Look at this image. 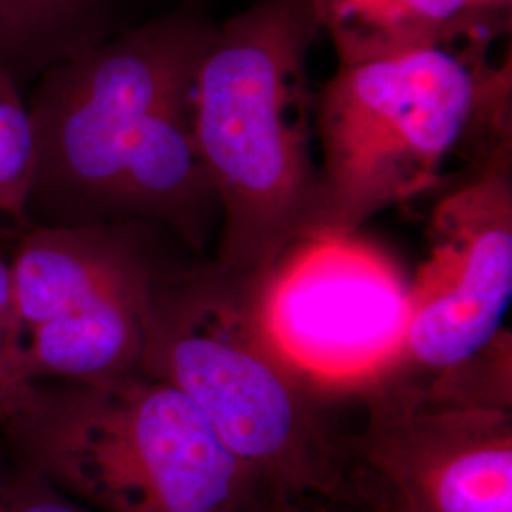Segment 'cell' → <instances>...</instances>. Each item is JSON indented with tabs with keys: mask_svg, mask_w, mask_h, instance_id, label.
I'll list each match as a JSON object with an SVG mask.
<instances>
[{
	"mask_svg": "<svg viewBox=\"0 0 512 512\" xmlns=\"http://www.w3.org/2000/svg\"><path fill=\"white\" fill-rule=\"evenodd\" d=\"M308 0H258L215 29L194 80V133L220 205L219 272L255 279L319 224Z\"/></svg>",
	"mask_w": 512,
	"mask_h": 512,
	"instance_id": "6da1fadb",
	"label": "cell"
},
{
	"mask_svg": "<svg viewBox=\"0 0 512 512\" xmlns=\"http://www.w3.org/2000/svg\"><path fill=\"white\" fill-rule=\"evenodd\" d=\"M6 476H8V473H4V471H2V467H0V492H2V488H4V482H6Z\"/></svg>",
	"mask_w": 512,
	"mask_h": 512,
	"instance_id": "ac0fdd59",
	"label": "cell"
},
{
	"mask_svg": "<svg viewBox=\"0 0 512 512\" xmlns=\"http://www.w3.org/2000/svg\"><path fill=\"white\" fill-rule=\"evenodd\" d=\"M143 374L177 387L272 497L357 507L355 446L336 401L302 380L256 327L245 279L171 264L148 313Z\"/></svg>",
	"mask_w": 512,
	"mask_h": 512,
	"instance_id": "7a4b0ae2",
	"label": "cell"
},
{
	"mask_svg": "<svg viewBox=\"0 0 512 512\" xmlns=\"http://www.w3.org/2000/svg\"><path fill=\"white\" fill-rule=\"evenodd\" d=\"M511 296V143H503L435 207L429 255L408 285L403 346L376 385L423 384L471 361L503 330Z\"/></svg>",
	"mask_w": 512,
	"mask_h": 512,
	"instance_id": "ba28073f",
	"label": "cell"
},
{
	"mask_svg": "<svg viewBox=\"0 0 512 512\" xmlns=\"http://www.w3.org/2000/svg\"><path fill=\"white\" fill-rule=\"evenodd\" d=\"M37 143L23 92L0 74V215L25 230V205L33 186Z\"/></svg>",
	"mask_w": 512,
	"mask_h": 512,
	"instance_id": "7c38bea8",
	"label": "cell"
},
{
	"mask_svg": "<svg viewBox=\"0 0 512 512\" xmlns=\"http://www.w3.org/2000/svg\"><path fill=\"white\" fill-rule=\"evenodd\" d=\"M23 336L0 329V427H6L29 401L37 382L25 380L21 372Z\"/></svg>",
	"mask_w": 512,
	"mask_h": 512,
	"instance_id": "5bb4252c",
	"label": "cell"
},
{
	"mask_svg": "<svg viewBox=\"0 0 512 512\" xmlns=\"http://www.w3.org/2000/svg\"><path fill=\"white\" fill-rule=\"evenodd\" d=\"M492 74L444 48L340 65L315 103L323 152L315 234H355L437 183Z\"/></svg>",
	"mask_w": 512,
	"mask_h": 512,
	"instance_id": "5b68a950",
	"label": "cell"
},
{
	"mask_svg": "<svg viewBox=\"0 0 512 512\" xmlns=\"http://www.w3.org/2000/svg\"><path fill=\"white\" fill-rule=\"evenodd\" d=\"M213 31L196 14H169L38 76L27 99L37 162L25 230L137 222L156 116L194 88Z\"/></svg>",
	"mask_w": 512,
	"mask_h": 512,
	"instance_id": "277c9868",
	"label": "cell"
},
{
	"mask_svg": "<svg viewBox=\"0 0 512 512\" xmlns=\"http://www.w3.org/2000/svg\"><path fill=\"white\" fill-rule=\"evenodd\" d=\"M109 0H0V74L23 92L57 63L105 40Z\"/></svg>",
	"mask_w": 512,
	"mask_h": 512,
	"instance_id": "8fae6325",
	"label": "cell"
},
{
	"mask_svg": "<svg viewBox=\"0 0 512 512\" xmlns=\"http://www.w3.org/2000/svg\"><path fill=\"white\" fill-rule=\"evenodd\" d=\"M370 512H385V511H380V509H370Z\"/></svg>",
	"mask_w": 512,
	"mask_h": 512,
	"instance_id": "d6986e66",
	"label": "cell"
},
{
	"mask_svg": "<svg viewBox=\"0 0 512 512\" xmlns=\"http://www.w3.org/2000/svg\"><path fill=\"white\" fill-rule=\"evenodd\" d=\"M340 65L444 48L475 29L480 0H308Z\"/></svg>",
	"mask_w": 512,
	"mask_h": 512,
	"instance_id": "30bf717a",
	"label": "cell"
},
{
	"mask_svg": "<svg viewBox=\"0 0 512 512\" xmlns=\"http://www.w3.org/2000/svg\"><path fill=\"white\" fill-rule=\"evenodd\" d=\"M19 467L95 512H249L268 494L177 387L37 382L2 427Z\"/></svg>",
	"mask_w": 512,
	"mask_h": 512,
	"instance_id": "3957f363",
	"label": "cell"
},
{
	"mask_svg": "<svg viewBox=\"0 0 512 512\" xmlns=\"http://www.w3.org/2000/svg\"><path fill=\"white\" fill-rule=\"evenodd\" d=\"M0 512H95L23 467L8 473L0 492Z\"/></svg>",
	"mask_w": 512,
	"mask_h": 512,
	"instance_id": "4fadbf2b",
	"label": "cell"
},
{
	"mask_svg": "<svg viewBox=\"0 0 512 512\" xmlns=\"http://www.w3.org/2000/svg\"><path fill=\"white\" fill-rule=\"evenodd\" d=\"M0 329L12 330L23 336L14 300L12 264L0 256Z\"/></svg>",
	"mask_w": 512,
	"mask_h": 512,
	"instance_id": "9a60e30c",
	"label": "cell"
},
{
	"mask_svg": "<svg viewBox=\"0 0 512 512\" xmlns=\"http://www.w3.org/2000/svg\"><path fill=\"white\" fill-rule=\"evenodd\" d=\"M482 4H486V6H494V4H505V2H509V0H480Z\"/></svg>",
	"mask_w": 512,
	"mask_h": 512,
	"instance_id": "e0dca14e",
	"label": "cell"
},
{
	"mask_svg": "<svg viewBox=\"0 0 512 512\" xmlns=\"http://www.w3.org/2000/svg\"><path fill=\"white\" fill-rule=\"evenodd\" d=\"M245 283L260 334L317 391L359 399L395 365L408 329V283L357 232L300 239Z\"/></svg>",
	"mask_w": 512,
	"mask_h": 512,
	"instance_id": "52a82bcc",
	"label": "cell"
},
{
	"mask_svg": "<svg viewBox=\"0 0 512 512\" xmlns=\"http://www.w3.org/2000/svg\"><path fill=\"white\" fill-rule=\"evenodd\" d=\"M357 505L385 512H512L511 408L456 406L378 385L359 397Z\"/></svg>",
	"mask_w": 512,
	"mask_h": 512,
	"instance_id": "9c48e42d",
	"label": "cell"
},
{
	"mask_svg": "<svg viewBox=\"0 0 512 512\" xmlns=\"http://www.w3.org/2000/svg\"><path fill=\"white\" fill-rule=\"evenodd\" d=\"M249 512H338V505H330L323 501H311V499L266 497Z\"/></svg>",
	"mask_w": 512,
	"mask_h": 512,
	"instance_id": "2e32d148",
	"label": "cell"
},
{
	"mask_svg": "<svg viewBox=\"0 0 512 512\" xmlns=\"http://www.w3.org/2000/svg\"><path fill=\"white\" fill-rule=\"evenodd\" d=\"M148 222L27 228L12 264L25 357L37 378L141 372L158 277L171 266Z\"/></svg>",
	"mask_w": 512,
	"mask_h": 512,
	"instance_id": "8992f818",
	"label": "cell"
}]
</instances>
